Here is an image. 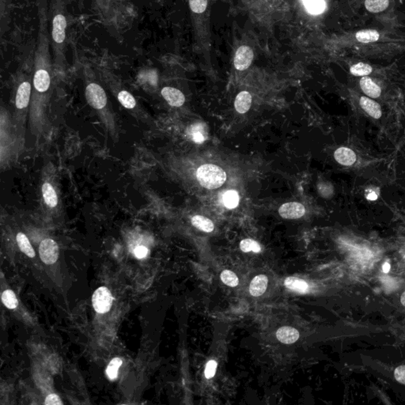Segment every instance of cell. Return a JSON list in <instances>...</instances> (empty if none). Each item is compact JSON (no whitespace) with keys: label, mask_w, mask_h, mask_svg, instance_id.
I'll return each instance as SVG.
<instances>
[{"label":"cell","mask_w":405,"mask_h":405,"mask_svg":"<svg viewBox=\"0 0 405 405\" xmlns=\"http://www.w3.org/2000/svg\"><path fill=\"white\" fill-rule=\"evenodd\" d=\"M48 16L54 61L56 65L60 66L64 65L66 54L67 17L65 0H50Z\"/></svg>","instance_id":"obj_1"},{"label":"cell","mask_w":405,"mask_h":405,"mask_svg":"<svg viewBox=\"0 0 405 405\" xmlns=\"http://www.w3.org/2000/svg\"><path fill=\"white\" fill-rule=\"evenodd\" d=\"M196 178L202 186L208 189H218L226 180L227 174L221 167L213 164H205L198 168Z\"/></svg>","instance_id":"obj_2"},{"label":"cell","mask_w":405,"mask_h":405,"mask_svg":"<svg viewBox=\"0 0 405 405\" xmlns=\"http://www.w3.org/2000/svg\"><path fill=\"white\" fill-rule=\"evenodd\" d=\"M86 98L89 105L96 110H101L107 103L105 90L98 84L90 82L86 88Z\"/></svg>","instance_id":"obj_3"},{"label":"cell","mask_w":405,"mask_h":405,"mask_svg":"<svg viewBox=\"0 0 405 405\" xmlns=\"http://www.w3.org/2000/svg\"><path fill=\"white\" fill-rule=\"evenodd\" d=\"M113 298L110 290L105 287H101L95 291L93 294V307L98 313H107L111 309Z\"/></svg>","instance_id":"obj_4"},{"label":"cell","mask_w":405,"mask_h":405,"mask_svg":"<svg viewBox=\"0 0 405 405\" xmlns=\"http://www.w3.org/2000/svg\"><path fill=\"white\" fill-rule=\"evenodd\" d=\"M39 253L41 260L45 264H54L59 258L58 244L51 238H46L40 244Z\"/></svg>","instance_id":"obj_5"},{"label":"cell","mask_w":405,"mask_h":405,"mask_svg":"<svg viewBox=\"0 0 405 405\" xmlns=\"http://www.w3.org/2000/svg\"><path fill=\"white\" fill-rule=\"evenodd\" d=\"M253 52L248 46L239 48L234 56V66L238 71L246 70L253 62Z\"/></svg>","instance_id":"obj_6"},{"label":"cell","mask_w":405,"mask_h":405,"mask_svg":"<svg viewBox=\"0 0 405 405\" xmlns=\"http://www.w3.org/2000/svg\"><path fill=\"white\" fill-rule=\"evenodd\" d=\"M306 212V209L302 204L292 202L287 203L279 208V213L280 216L286 219H300Z\"/></svg>","instance_id":"obj_7"},{"label":"cell","mask_w":405,"mask_h":405,"mask_svg":"<svg viewBox=\"0 0 405 405\" xmlns=\"http://www.w3.org/2000/svg\"><path fill=\"white\" fill-rule=\"evenodd\" d=\"M162 95L165 101L174 107H180L184 105L185 97L183 93L178 89L166 86L162 90Z\"/></svg>","instance_id":"obj_8"},{"label":"cell","mask_w":405,"mask_h":405,"mask_svg":"<svg viewBox=\"0 0 405 405\" xmlns=\"http://www.w3.org/2000/svg\"><path fill=\"white\" fill-rule=\"evenodd\" d=\"M31 93V84L28 81H25L20 84L16 95V106L17 109L22 110L27 107L30 98Z\"/></svg>","instance_id":"obj_9"},{"label":"cell","mask_w":405,"mask_h":405,"mask_svg":"<svg viewBox=\"0 0 405 405\" xmlns=\"http://www.w3.org/2000/svg\"><path fill=\"white\" fill-rule=\"evenodd\" d=\"M334 158L337 162L345 166H351L356 162L357 157L356 153L350 148L340 147L334 153Z\"/></svg>","instance_id":"obj_10"},{"label":"cell","mask_w":405,"mask_h":405,"mask_svg":"<svg viewBox=\"0 0 405 405\" xmlns=\"http://www.w3.org/2000/svg\"><path fill=\"white\" fill-rule=\"evenodd\" d=\"M299 332L295 328L288 326H284L279 328L276 332L277 339L280 341L281 343L285 344H292L295 343L299 338Z\"/></svg>","instance_id":"obj_11"},{"label":"cell","mask_w":405,"mask_h":405,"mask_svg":"<svg viewBox=\"0 0 405 405\" xmlns=\"http://www.w3.org/2000/svg\"><path fill=\"white\" fill-rule=\"evenodd\" d=\"M268 277L264 275H259L254 277V279L251 282L249 285V292L253 297H259L264 294L268 288Z\"/></svg>","instance_id":"obj_12"},{"label":"cell","mask_w":405,"mask_h":405,"mask_svg":"<svg viewBox=\"0 0 405 405\" xmlns=\"http://www.w3.org/2000/svg\"><path fill=\"white\" fill-rule=\"evenodd\" d=\"M360 86L365 95L372 98H377L382 94V89L380 88V86L367 76L361 79Z\"/></svg>","instance_id":"obj_13"},{"label":"cell","mask_w":405,"mask_h":405,"mask_svg":"<svg viewBox=\"0 0 405 405\" xmlns=\"http://www.w3.org/2000/svg\"><path fill=\"white\" fill-rule=\"evenodd\" d=\"M361 107L363 109L366 113L375 119H379L382 116V109L379 104L371 99L368 98L367 97H362L360 98Z\"/></svg>","instance_id":"obj_14"},{"label":"cell","mask_w":405,"mask_h":405,"mask_svg":"<svg viewBox=\"0 0 405 405\" xmlns=\"http://www.w3.org/2000/svg\"><path fill=\"white\" fill-rule=\"evenodd\" d=\"M252 104V96L247 91H243L239 93L238 96L236 97L234 106L236 111L239 113H245L249 111Z\"/></svg>","instance_id":"obj_15"},{"label":"cell","mask_w":405,"mask_h":405,"mask_svg":"<svg viewBox=\"0 0 405 405\" xmlns=\"http://www.w3.org/2000/svg\"><path fill=\"white\" fill-rule=\"evenodd\" d=\"M284 285L288 289L295 291L302 294L307 293L309 290V285L306 281L303 279H298L295 277H288L284 281Z\"/></svg>","instance_id":"obj_16"},{"label":"cell","mask_w":405,"mask_h":405,"mask_svg":"<svg viewBox=\"0 0 405 405\" xmlns=\"http://www.w3.org/2000/svg\"><path fill=\"white\" fill-rule=\"evenodd\" d=\"M42 193L45 202L50 208H55L58 204V197L52 184L45 183L42 186Z\"/></svg>","instance_id":"obj_17"},{"label":"cell","mask_w":405,"mask_h":405,"mask_svg":"<svg viewBox=\"0 0 405 405\" xmlns=\"http://www.w3.org/2000/svg\"><path fill=\"white\" fill-rule=\"evenodd\" d=\"M192 224L197 229L207 232V233L212 232L214 229V223L212 221L206 217L201 216V215H195L193 217Z\"/></svg>","instance_id":"obj_18"},{"label":"cell","mask_w":405,"mask_h":405,"mask_svg":"<svg viewBox=\"0 0 405 405\" xmlns=\"http://www.w3.org/2000/svg\"><path fill=\"white\" fill-rule=\"evenodd\" d=\"M356 37L357 41L361 43H370V42H375L378 41L380 34L377 30H364L358 31L356 33Z\"/></svg>","instance_id":"obj_19"},{"label":"cell","mask_w":405,"mask_h":405,"mask_svg":"<svg viewBox=\"0 0 405 405\" xmlns=\"http://www.w3.org/2000/svg\"><path fill=\"white\" fill-rule=\"evenodd\" d=\"M389 4V0H366L365 7L371 13H380L385 11Z\"/></svg>","instance_id":"obj_20"},{"label":"cell","mask_w":405,"mask_h":405,"mask_svg":"<svg viewBox=\"0 0 405 405\" xmlns=\"http://www.w3.org/2000/svg\"><path fill=\"white\" fill-rule=\"evenodd\" d=\"M17 243L20 249L29 258H34L35 252L30 244L28 238L23 233H18L17 235Z\"/></svg>","instance_id":"obj_21"},{"label":"cell","mask_w":405,"mask_h":405,"mask_svg":"<svg viewBox=\"0 0 405 405\" xmlns=\"http://www.w3.org/2000/svg\"><path fill=\"white\" fill-rule=\"evenodd\" d=\"M303 3L307 11L313 15L322 13L325 8L324 0H303Z\"/></svg>","instance_id":"obj_22"},{"label":"cell","mask_w":405,"mask_h":405,"mask_svg":"<svg viewBox=\"0 0 405 405\" xmlns=\"http://www.w3.org/2000/svg\"><path fill=\"white\" fill-rule=\"evenodd\" d=\"M223 203L229 209H234L239 204V195L234 190H229L223 195Z\"/></svg>","instance_id":"obj_23"},{"label":"cell","mask_w":405,"mask_h":405,"mask_svg":"<svg viewBox=\"0 0 405 405\" xmlns=\"http://www.w3.org/2000/svg\"><path fill=\"white\" fill-rule=\"evenodd\" d=\"M118 100L124 107L129 109V110H131L133 108H135V105H136L135 97L126 90H122L119 93Z\"/></svg>","instance_id":"obj_24"},{"label":"cell","mask_w":405,"mask_h":405,"mask_svg":"<svg viewBox=\"0 0 405 405\" xmlns=\"http://www.w3.org/2000/svg\"><path fill=\"white\" fill-rule=\"evenodd\" d=\"M372 71H373L372 67L364 63H358L353 65L350 69V71L352 75H356V76H363V77L370 75Z\"/></svg>","instance_id":"obj_25"},{"label":"cell","mask_w":405,"mask_h":405,"mask_svg":"<svg viewBox=\"0 0 405 405\" xmlns=\"http://www.w3.org/2000/svg\"><path fill=\"white\" fill-rule=\"evenodd\" d=\"M2 301L5 307L10 309H15L18 305V302L15 293L11 290H6L5 292H3L2 294Z\"/></svg>","instance_id":"obj_26"},{"label":"cell","mask_w":405,"mask_h":405,"mask_svg":"<svg viewBox=\"0 0 405 405\" xmlns=\"http://www.w3.org/2000/svg\"><path fill=\"white\" fill-rule=\"evenodd\" d=\"M240 248L244 253H249V252L259 253L261 251V248H260L259 243H257L256 241L253 240V239H249V238L244 239L241 242Z\"/></svg>","instance_id":"obj_27"},{"label":"cell","mask_w":405,"mask_h":405,"mask_svg":"<svg viewBox=\"0 0 405 405\" xmlns=\"http://www.w3.org/2000/svg\"><path fill=\"white\" fill-rule=\"evenodd\" d=\"M122 364V359L120 358H115L110 362L106 370V373L111 381L116 379L118 376V371Z\"/></svg>","instance_id":"obj_28"},{"label":"cell","mask_w":405,"mask_h":405,"mask_svg":"<svg viewBox=\"0 0 405 405\" xmlns=\"http://www.w3.org/2000/svg\"><path fill=\"white\" fill-rule=\"evenodd\" d=\"M220 278L226 285L231 287V288H234L236 286H238V283H239V279H238V276L232 271H223V273H221Z\"/></svg>","instance_id":"obj_29"},{"label":"cell","mask_w":405,"mask_h":405,"mask_svg":"<svg viewBox=\"0 0 405 405\" xmlns=\"http://www.w3.org/2000/svg\"><path fill=\"white\" fill-rule=\"evenodd\" d=\"M189 5L193 12L201 14L206 10L208 0H189Z\"/></svg>","instance_id":"obj_30"},{"label":"cell","mask_w":405,"mask_h":405,"mask_svg":"<svg viewBox=\"0 0 405 405\" xmlns=\"http://www.w3.org/2000/svg\"><path fill=\"white\" fill-rule=\"evenodd\" d=\"M217 367H218V363H217L216 361H208V362L206 365L205 371H204V373H205V377H206L208 379H211V378H212V377H214V374L216 373Z\"/></svg>","instance_id":"obj_31"},{"label":"cell","mask_w":405,"mask_h":405,"mask_svg":"<svg viewBox=\"0 0 405 405\" xmlns=\"http://www.w3.org/2000/svg\"><path fill=\"white\" fill-rule=\"evenodd\" d=\"M395 378L397 382L405 385V365L397 367L394 371Z\"/></svg>","instance_id":"obj_32"},{"label":"cell","mask_w":405,"mask_h":405,"mask_svg":"<svg viewBox=\"0 0 405 405\" xmlns=\"http://www.w3.org/2000/svg\"><path fill=\"white\" fill-rule=\"evenodd\" d=\"M46 405H63L62 401L59 396L56 394H50L48 396L45 402Z\"/></svg>","instance_id":"obj_33"},{"label":"cell","mask_w":405,"mask_h":405,"mask_svg":"<svg viewBox=\"0 0 405 405\" xmlns=\"http://www.w3.org/2000/svg\"><path fill=\"white\" fill-rule=\"evenodd\" d=\"M192 135H193V140H194L195 143H197V144H202V143L205 140V137H204V135H203V133H202L201 131H196L195 126L193 127Z\"/></svg>","instance_id":"obj_34"},{"label":"cell","mask_w":405,"mask_h":405,"mask_svg":"<svg viewBox=\"0 0 405 405\" xmlns=\"http://www.w3.org/2000/svg\"><path fill=\"white\" fill-rule=\"evenodd\" d=\"M147 254L148 249H146V247L141 245V246H138L135 248V255L136 258L143 259V258H146Z\"/></svg>","instance_id":"obj_35"},{"label":"cell","mask_w":405,"mask_h":405,"mask_svg":"<svg viewBox=\"0 0 405 405\" xmlns=\"http://www.w3.org/2000/svg\"><path fill=\"white\" fill-rule=\"evenodd\" d=\"M367 199L369 200H371V201H374L377 199V195L375 193H371L367 195Z\"/></svg>","instance_id":"obj_36"},{"label":"cell","mask_w":405,"mask_h":405,"mask_svg":"<svg viewBox=\"0 0 405 405\" xmlns=\"http://www.w3.org/2000/svg\"><path fill=\"white\" fill-rule=\"evenodd\" d=\"M390 270V265L388 263H386V264H384L383 265V272L384 273H389Z\"/></svg>","instance_id":"obj_37"},{"label":"cell","mask_w":405,"mask_h":405,"mask_svg":"<svg viewBox=\"0 0 405 405\" xmlns=\"http://www.w3.org/2000/svg\"><path fill=\"white\" fill-rule=\"evenodd\" d=\"M401 304L403 305L404 307H405V292H404L402 295L401 297Z\"/></svg>","instance_id":"obj_38"}]
</instances>
